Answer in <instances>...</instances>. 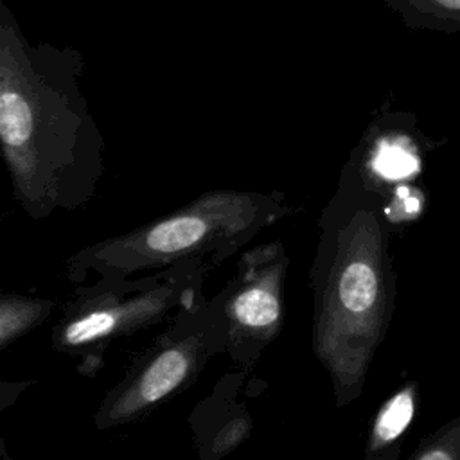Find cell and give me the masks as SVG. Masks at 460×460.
Segmentation results:
<instances>
[{"label":"cell","instance_id":"10","mask_svg":"<svg viewBox=\"0 0 460 460\" xmlns=\"http://www.w3.org/2000/svg\"><path fill=\"white\" fill-rule=\"evenodd\" d=\"M374 169L390 180L413 174L417 171L415 156L401 144H383L374 158Z\"/></svg>","mask_w":460,"mask_h":460},{"label":"cell","instance_id":"8","mask_svg":"<svg viewBox=\"0 0 460 460\" xmlns=\"http://www.w3.org/2000/svg\"><path fill=\"white\" fill-rule=\"evenodd\" d=\"M45 304L20 296H4L0 302V343L9 345L11 340L29 331L43 314Z\"/></svg>","mask_w":460,"mask_h":460},{"label":"cell","instance_id":"2","mask_svg":"<svg viewBox=\"0 0 460 460\" xmlns=\"http://www.w3.org/2000/svg\"><path fill=\"white\" fill-rule=\"evenodd\" d=\"M270 219L271 201L255 194L216 190L180 212L84 250L75 264L106 275L135 273L208 248L235 246Z\"/></svg>","mask_w":460,"mask_h":460},{"label":"cell","instance_id":"3","mask_svg":"<svg viewBox=\"0 0 460 460\" xmlns=\"http://www.w3.org/2000/svg\"><path fill=\"white\" fill-rule=\"evenodd\" d=\"M363 230L350 223L336 234L314 311V350L336 394L354 390L367 361L381 280Z\"/></svg>","mask_w":460,"mask_h":460},{"label":"cell","instance_id":"5","mask_svg":"<svg viewBox=\"0 0 460 460\" xmlns=\"http://www.w3.org/2000/svg\"><path fill=\"white\" fill-rule=\"evenodd\" d=\"M174 288L160 286L128 300L93 304L61 329V343L79 347L93 343L119 331H131L160 314L172 304Z\"/></svg>","mask_w":460,"mask_h":460},{"label":"cell","instance_id":"7","mask_svg":"<svg viewBox=\"0 0 460 460\" xmlns=\"http://www.w3.org/2000/svg\"><path fill=\"white\" fill-rule=\"evenodd\" d=\"M410 29L460 31V0H383Z\"/></svg>","mask_w":460,"mask_h":460},{"label":"cell","instance_id":"1","mask_svg":"<svg viewBox=\"0 0 460 460\" xmlns=\"http://www.w3.org/2000/svg\"><path fill=\"white\" fill-rule=\"evenodd\" d=\"M83 70L75 49L31 43L0 0V138L16 198L34 216L84 201L101 174Z\"/></svg>","mask_w":460,"mask_h":460},{"label":"cell","instance_id":"11","mask_svg":"<svg viewBox=\"0 0 460 460\" xmlns=\"http://www.w3.org/2000/svg\"><path fill=\"white\" fill-rule=\"evenodd\" d=\"M246 433V422L243 419L239 420H234L230 426H226L221 433H219V438L217 442H214V449H217L219 453L234 447Z\"/></svg>","mask_w":460,"mask_h":460},{"label":"cell","instance_id":"6","mask_svg":"<svg viewBox=\"0 0 460 460\" xmlns=\"http://www.w3.org/2000/svg\"><path fill=\"white\" fill-rule=\"evenodd\" d=\"M282 268L264 266L259 271L253 268L243 279L241 288L226 304L228 318L241 329L271 332L277 329L282 314L280 307V280Z\"/></svg>","mask_w":460,"mask_h":460},{"label":"cell","instance_id":"4","mask_svg":"<svg viewBox=\"0 0 460 460\" xmlns=\"http://www.w3.org/2000/svg\"><path fill=\"white\" fill-rule=\"evenodd\" d=\"M196 352L198 343L194 338L162 347L110 401L102 411V424L131 420L180 388L194 370Z\"/></svg>","mask_w":460,"mask_h":460},{"label":"cell","instance_id":"9","mask_svg":"<svg viewBox=\"0 0 460 460\" xmlns=\"http://www.w3.org/2000/svg\"><path fill=\"white\" fill-rule=\"evenodd\" d=\"M413 415V399L410 390H402L397 395H394L386 406L381 410L376 426H374V437L377 444H386L397 438L404 428L410 424Z\"/></svg>","mask_w":460,"mask_h":460}]
</instances>
